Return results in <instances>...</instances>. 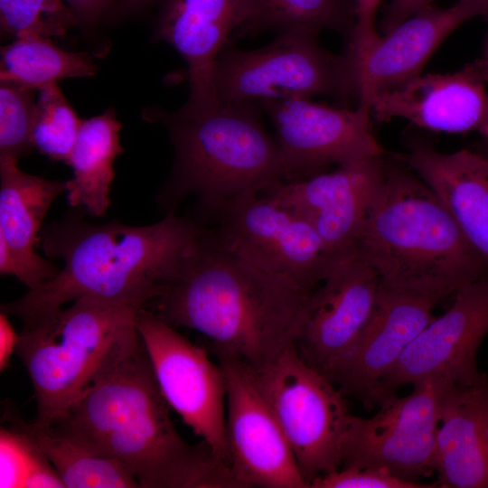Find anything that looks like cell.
I'll return each mask as SVG.
<instances>
[{"mask_svg":"<svg viewBox=\"0 0 488 488\" xmlns=\"http://www.w3.org/2000/svg\"><path fill=\"white\" fill-rule=\"evenodd\" d=\"M170 408L136 328L52 427L121 465L141 488H239L205 442L181 437Z\"/></svg>","mask_w":488,"mask_h":488,"instance_id":"6da1fadb","label":"cell"},{"mask_svg":"<svg viewBox=\"0 0 488 488\" xmlns=\"http://www.w3.org/2000/svg\"><path fill=\"white\" fill-rule=\"evenodd\" d=\"M313 292L241 260L204 229L145 308L174 328L203 335L217 359L257 370L294 343Z\"/></svg>","mask_w":488,"mask_h":488,"instance_id":"7a4b0ae2","label":"cell"},{"mask_svg":"<svg viewBox=\"0 0 488 488\" xmlns=\"http://www.w3.org/2000/svg\"><path fill=\"white\" fill-rule=\"evenodd\" d=\"M203 228L174 211L146 226L94 224L78 211L42 230L46 256L64 266L52 279L3 304L23 324L82 297L145 307L200 241Z\"/></svg>","mask_w":488,"mask_h":488,"instance_id":"3957f363","label":"cell"},{"mask_svg":"<svg viewBox=\"0 0 488 488\" xmlns=\"http://www.w3.org/2000/svg\"><path fill=\"white\" fill-rule=\"evenodd\" d=\"M356 249L385 286L437 301L488 276V264L408 165L386 162Z\"/></svg>","mask_w":488,"mask_h":488,"instance_id":"277c9868","label":"cell"},{"mask_svg":"<svg viewBox=\"0 0 488 488\" xmlns=\"http://www.w3.org/2000/svg\"><path fill=\"white\" fill-rule=\"evenodd\" d=\"M255 104L218 103L202 113L180 108L164 117L175 160L158 200L169 212L188 195L213 212L284 181L277 143Z\"/></svg>","mask_w":488,"mask_h":488,"instance_id":"5b68a950","label":"cell"},{"mask_svg":"<svg viewBox=\"0 0 488 488\" xmlns=\"http://www.w3.org/2000/svg\"><path fill=\"white\" fill-rule=\"evenodd\" d=\"M142 308L82 297L23 324L15 353L34 391L35 422L52 426L63 417L117 346L136 328Z\"/></svg>","mask_w":488,"mask_h":488,"instance_id":"8992f818","label":"cell"},{"mask_svg":"<svg viewBox=\"0 0 488 488\" xmlns=\"http://www.w3.org/2000/svg\"><path fill=\"white\" fill-rule=\"evenodd\" d=\"M317 33H278L265 47L241 51L225 45L213 70L219 103H256L324 95L341 103L359 99L357 66L347 48L333 54L322 48Z\"/></svg>","mask_w":488,"mask_h":488,"instance_id":"52a82bcc","label":"cell"},{"mask_svg":"<svg viewBox=\"0 0 488 488\" xmlns=\"http://www.w3.org/2000/svg\"><path fill=\"white\" fill-rule=\"evenodd\" d=\"M310 488L342 465L341 443L350 414L343 393L305 362L294 343L252 370Z\"/></svg>","mask_w":488,"mask_h":488,"instance_id":"ba28073f","label":"cell"},{"mask_svg":"<svg viewBox=\"0 0 488 488\" xmlns=\"http://www.w3.org/2000/svg\"><path fill=\"white\" fill-rule=\"evenodd\" d=\"M215 241L248 264L313 291L335 258L305 220L263 194L235 198L213 211Z\"/></svg>","mask_w":488,"mask_h":488,"instance_id":"9c48e42d","label":"cell"},{"mask_svg":"<svg viewBox=\"0 0 488 488\" xmlns=\"http://www.w3.org/2000/svg\"><path fill=\"white\" fill-rule=\"evenodd\" d=\"M455 381L431 378L407 396L385 399L371 418L350 416L341 466L379 467L413 482L435 474L434 451L443 396Z\"/></svg>","mask_w":488,"mask_h":488,"instance_id":"30bf717a","label":"cell"},{"mask_svg":"<svg viewBox=\"0 0 488 488\" xmlns=\"http://www.w3.org/2000/svg\"><path fill=\"white\" fill-rule=\"evenodd\" d=\"M136 329L158 387L170 406L213 454L230 467L226 438V380L222 368L146 308Z\"/></svg>","mask_w":488,"mask_h":488,"instance_id":"8fae6325","label":"cell"},{"mask_svg":"<svg viewBox=\"0 0 488 488\" xmlns=\"http://www.w3.org/2000/svg\"><path fill=\"white\" fill-rule=\"evenodd\" d=\"M277 133L283 182L298 181L338 165L384 155L370 127V110L333 108L309 98L258 103Z\"/></svg>","mask_w":488,"mask_h":488,"instance_id":"7c38bea8","label":"cell"},{"mask_svg":"<svg viewBox=\"0 0 488 488\" xmlns=\"http://www.w3.org/2000/svg\"><path fill=\"white\" fill-rule=\"evenodd\" d=\"M448 310L430 323L404 350L378 384L371 408L408 384L431 378L471 382L483 372L476 357L488 333V276L467 284L455 294Z\"/></svg>","mask_w":488,"mask_h":488,"instance_id":"4fadbf2b","label":"cell"},{"mask_svg":"<svg viewBox=\"0 0 488 488\" xmlns=\"http://www.w3.org/2000/svg\"><path fill=\"white\" fill-rule=\"evenodd\" d=\"M381 279L356 249L337 258L311 295L294 345L327 378L355 346L374 311Z\"/></svg>","mask_w":488,"mask_h":488,"instance_id":"5bb4252c","label":"cell"},{"mask_svg":"<svg viewBox=\"0 0 488 488\" xmlns=\"http://www.w3.org/2000/svg\"><path fill=\"white\" fill-rule=\"evenodd\" d=\"M226 380V438L239 488H308L294 453L252 371L219 358Z\"/></svg>","mask_w":488,"mask_h":488,"instance_id":"9a60e30c","label":"cell"},{"mask_svg":"<svg viewBox=\"0 0 488 488\" xmlns=\"http://www.w3.org/2000/svg\"><path fill=\"white\" fill-rule=\"evenodd\" d=\"M384 155L339 165L328 173L280 182L264 191L305 220L333 258L356 249L358 239L382 184Z\"/></svg>","mask_w":488,"mask_h":488,"instance_id":"2e32d148","label":"cell"},{"mask_svg":"<svg viewBox=\"0 0 488 488\" xmlns=\"http://www.w3.org/2000/svg\"><path fill=\"white\" fill-rule=\"evenodd\" d=\"M488 65L479 61L446 74L418 75L375 97L378 121L394 117L440 132L477 131L488 138Z\"/></svg>","mask_w":488,"mask_h":488,"instance_id":"e0dca14e","label":"cell"},{"mask_svg":"<svg viewBox=\"0 0 488 488\" xmlns=\"http://www.w3.org/2000/svg\"><path fill=\"white\" fill-rule=\"evenodd\" d=\"M438 301L381 282L377 303L355 346L330 374L344 396L371 408L373 393L408 344L434 318Z\"/></svg>","mask_w":488,"mask_h":488,"instance_id":"ac0fdd59","label":"cell"},{"mask_svg":"<svg viewBox=\"0 0 488 488\" xmlns=\"http://www.w3.org/2000/svg\"><path fill=\"white\" fill-rule=\"evenodd\" d=\"M476 16L488 18V0H457L447 8L428 5L361 53H353L359 106L369 109L375 97L420 75L424 65L445 38Z\"/></svg>","mask_w":488,"mask_h":488,"instance_id":"d6986e66","label":"cell"},{"mask_svg":"<svg viewBox=\"0 0 488 488\" xmlns=\"http://www.w3.org/2000/svg\"><path fill=\"white\" fill-rule=\"evenodd\" d=\"M17 162L0 156V273L32 290L59 272L35 252V246L50 206L66 187L65 182L23 172Z\"/></svg>","mask_w":488,"mask_h":488,"instance_id":"ffe728a7","label":"cell"},{"mask_svg":"<svg viewBox=\"0 0 488 488\" xmlns=\"http://www.w3.org/2000/svg\"><path fill=\"white\" fill-rule=\"evenodd\" d=\"M244 0H166L156 37L186 61L190 97L181 108L202 113L218 105L212 85L216 60L242 19Z\"/></svg>","mask_w":488,"mask_h":488,"instance_id":"44dd1931","label":"cell"},{"mask_svg":"<svg viewBox=\"0 0 488 488\" xmlns=\"http://www.w3.org/2000/svg\"><path fill=\"white\" fill-rule=\"evenodd\" d=\"M434 470L442 488H488V380L454 382L445 392Z\"/></svg>","mask_w":488,"mask_h":488,"instance_id":"7402d4cb","label":"cell"},{"mask_svg":"<svg viewBox=\"0 0 488 488\" xmlns=\"http://www.w3.org/2000/svg\"><path fill=\"white\" fill-rule=\"evenodd\" d=\"M404 162L435 192L488 264V156L465 149L444 154L417 145Z\"/></svg>","mask_w":488,"mask_h":488,"instance_id":"603a6c76","label":"cell"},{"mask_svg":"<svg viewBox=\"0 0 488 488\" xmlns=\"http://www.w3.org/2000/svg\"><path fill=\"white\" fill-rule=\"evenodd\" d=\"M121 125L112 108L82 120L67 164L73 177L65 182L68 203L92 217L103 216L109 206L114 161L123 152Z\"/></svg>","mask_w":488,"mask_h":488,"instance_id":"cb8c5ba5","label":"cell"},{"mask_svg":"<svg viewBox=\"0 0 488 488\" xmlns=\"http://www.w3.org/2000/svg\"><path fill=\"white\" fill-rule=\"evenodd\" d=\"M6 427L27 436L53 466L65 488H137L121 465L97 455L52 426L28 422L10 401L5 403Z\"/></svg>","mask_w":488,"mask_h":488,"instance_id":"d4e9b609","label":"cell"},{"mask_svg":"<svg viewBox=\"0 0 488 488\" xmlns=\"http://www.w3.org/2000/svg\"><path fill=\"white\" fill-rule=\"evenodd\" d=\"M97 69L88 52L62 50L37 34L20 35L1 48V83L40 89L68 78L92 77Z\"/></svg>","mask_w":488,"mask_h":488,"instance_id":"484cf974","label":"cell"},{"mask_svg":"<svg viewBox=\"0 0 488 488\" xmlns=\"http://www.w3.org/2000/svg\"><path fill=\"white\" fill-rule=\"evenodd\" d=\"M343 0H244L237 27L240 36L264 30L278 33L294 30L319 33L329 29L351 36L354 23Z\"/></svg>","mask_w":488,"mask_h":488,"instance_id":"4316f807","label":"cell"},{"mask_svg":"<svg viewBox=\"0 0 488 488\" xmlns=\"http://www.w3.org/2000/svg\"><path fill=\"white\" fill-rule=\"evenodd\" d=\"M32 127L33 148L53 161L67 163L81 121L57 83L38 89Z\"/></svg>","mask_w":488,"mask_h":488,"instance_id":"83f0119b","label":"cell"},{"mask_svg":"<svg viewBox=\"0 0 488 488\" xmlns=\"http://www.w3.org/2000/svg\"><path fill=\"white\" fill-rule=\"evenodd\" d=\"M0 487L65 488L38 447L7 427L0 429Z\"/></svg>","mask_w":488,"mask_h":488,"instance_id":"f1b7e54d","label":"cell"},{"mask_svg":"<svg viewBox=\"0 0 488 488\" xmlns=\"http://www.w3.org/2000/svg\"><path fill=\"white\" fill-rule=\"evenodd\" d=\"M79 22L63 0H0V28L14 38L23 34L55 37Z\"/></svg>","mask_w":488,"mask_h":488,"instance_id":"f546056e","label":"cell"},{"mask_svg":"<svg viewBox=\"0 0 488 488\" xmlns=\"http://www.w3.org/2000/svg\"><path fill=\"white\" fill-rule=\"evenodd\" d=\"M35 89L9 83L0 86V156L18 160L33 148Z\"/></svg>","mask_w":488,"mask_h":488,"instance_id":"4dcf8cb0","label":"cell"},{"mask_svg":"<svg viewBox=\"0 0 488 488\" xmlns=\"http://www.w3.org/2000/svg\"><path fill=\"white\" fill-rule=\"evenodd\" d=\"M436 484L408 481L379 467L341 466L315 478L310 488H432Z\"/></svg>","mask_w":488,"mask_h":488,"instance_id":"1f68e13d","label":"cell"},{"mask_svg":"<svg viewBox=\"0 0 488 488\" xmlns=\"http://www.w3.org/2000/svg\"><path fill=\"white\" fill-rule=\"evenodd\" d=\"M434 0H390L386 6L380 23L384 34L389 33L402 22L421 9L431 5Z\"/></svg>","mask_w":488,"mask_h":488,"instance_id":"d6a6232c","label":"cell"},{"mask_svg":"<svg viewBox=\"0 0 488 488\" xmlns=\"http://www.w3.org/2000/svg\"><path fill=\"white\" fill-rule=\"evenodd\" d=\"M75 14L79 23H94L112 0H63Z\"/></svg>","mask_w":488,"mask_h":488,"instance_id":"836d02e7","label":"cell"},{"mask_svg":"<svg viewBox=\"0 0 488 488\" xmlns=\"http://www.w3.org/2000/svg\"><path fill=\"white\" fill-rule=\"evenodd\" d=\"M20 333H17L8 320V314H0V371L10 366V359L15 353Z\"/></svg>","mask_w":488,"mask_h":488,"instance_id":"e575fe53","label":"cell"},{"mask_svg":"<svg viewBox=\"0 0 488 488\" xmlns=\"http://www.w3.org/2000/svg\"><path fill=\"white\" fill-rule=\"evenodd\" d=\"M380 0H356L355 15L358 18L375 19Z\"/></svg>","mask_w":488,"mask_h":488,"instance_id":"d590c367","label":"cell"},{"mask_svg":"<svg viewBox=\"0 0 488 488\" xmlns=\"http://www.w3.org/2000/svg\"><path fill=\"white\" fill-rule=\"evenodd\" d=\"M155 0H120L119 10L124 12L138 10Z\"/></svg>","mask_w":488,"mask_h":488,"instance_id":"8d00e7d4","label":"cell"},{"mask_svg":"<svg viewBox=\"0 0 488 488\" xmlns=\"http://www.w3.org/2000/svg\"><path fill=\"white\" fill-rule=\"evenodd\" d=\"M488 65V41H487V46H486V59L484 60Z\"/></svg>","mask_w":488,"mask_h":488,"instance_id":"74e56055","label":"cell"}]
</instances>
